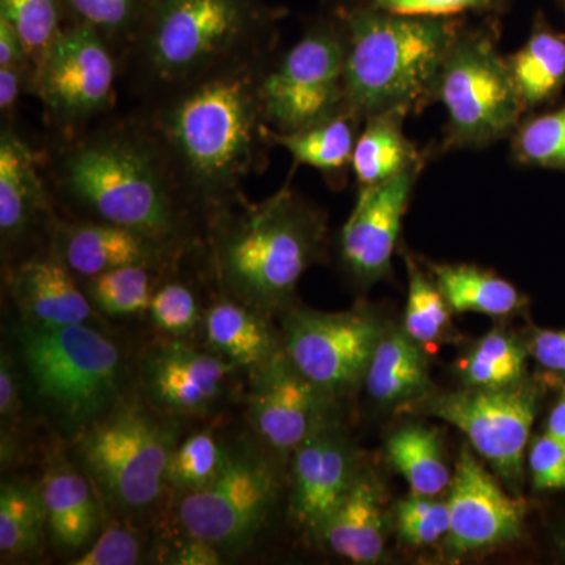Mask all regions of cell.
<instances>
[{
  "instance_id": "6da1fadb",
  "label": "cell",
  "mask_w": 565,
  "mask_h": 565,
  "mask_svg": "<svg viewBox=\"0 0 565 565\" xmlns=\"http://www.w3.org/2000/svg\"><path fill=\"white\" fill-rule=\"evenodd\" d=\"M266 57L241 58L167 92L148 126L182 195L210 210L243 196L241 188L273 145L262 104Z\"/></svg>"
},
{
  "instance_id": "7a4b0ae2",
  "label": "cell",
  "mask_w": 565,
  "mask_h": 565,
  "mask_svg": "<svg viewBox=\"0 0 565 565\" xmlns=\"http://www.w3.org/2000/svg\"><path fill=\"white\" fill-rule=\"evenodd\" d=\"M212 256L226 296L273 313L286 307L302 275L322 255L326 217L285 185L259 203L239 200L215 211Z\"/></svg>"
},
{
  "instance_id": "3957f363",
  "label": "cell",
  "mask_w": 565,
  "mask_h": 565,
  "mask_svg": "<svg viewBox=\"0 0 565 565\" xmlns=\"http://www.w3.org/2000/svg\"><path fill=\"white\" fill-rule=\"evenodd\" d=\"M345 39V110L360 121L385 111L422 114L434 103L438 74L468 18L424 20L333 3Z\"/></svg>"
},
{
  "instance_id": "277c9868",
  "label": "cell",
  "mask_w": 565,
  "mask_h": 565,
  "mask_svg": "<svg viewBox=\"0 0 565 565\" xmlns=\"http://www.w3.org/2000/svg\"><path fill=\"white\" fill-rule=\"evenodd\" d=\"M58 185L95 221L114 223L166 245L180 232L182 192L148 129H103L74 143L57 169Z\"/></svg>"
},
{
  "instance_id": "5b68a950",
  "label": "cell",
  "mask_w": 565,
  "mask_h": 565,
  "mask_svg": "<svg viewBox=\"0 0 565 565\" xmlns=\"http://www.w3.org/2000/svg\"><path fill=\"white\" fill-rule=\"evenodd\" d=\"M280 18L263 0H156L131 51L145 79L167 93L269 54Z\"/></svg>"
},
{
  "instance_id": "8992f818",
  "label": "cell",
  "mask_w": 565,
  "mask_h": 565,
  "mask_svg": "<svg viewBox=\"0 0 565 565\" xmlns=\"http://www.w3.org/2000/svg\"><path fill=\"white\" fill-rule=\"evenodd\" d=\"M500 17L465 20L446 54L434 103L446 110L440 147L433 152L481 150L511 139L526 117L505 55L500 51Z\"/></svg>"
},
{
  "instance_id": "52a82bcc",
  "label": "cell",
  "mask_w": 565,
  "mask_h": 565,
  "mask_svg": "<svg viewBox=\"0 0 565 565\" xmlns=\"http://www.w3.org/2000/svg\"><path fill=\"white\" fill-rule=\"evenodd\" d=\"M18 338L33 388L70 429L82 433L120 403V349L90 323L28 322Z\"/></svg>"
},
{
  "instance_id": "ba28073f",
  "label": "cell",
  "mask_w": 565,
  "mask_h": 565,
  "mask_svg": "<svg viewBox=\"0 0 565 565\" xmlns=\"http://www.w3.org/2000/svg\"><path fill=\"white\" fill-rule=\"evenodd\" d=\"M177 429L139 404L118 403L82 430L77 456L110 504L140 514L161 498Z\"/></svg>"
},
{
  "instance_id": "9c48e42d",
  "label": "cell",
  "mask_w": 565,
  "mask_h": 565,
  "mask_svg": "<svg viewBox=\"0 0 565 565\" xmlns=\"http://www.w3.org/2000/svg\"><path fill=\"white\" fill-rule=\"evenodd\" d=\"M262 104L264 120L277 132L310 128L345 110V39L332 9L266 70Z\"/></svg>"
},
{
  "instance_id": "30bf717a",
  "label": "cell",
  "mask_w": 565,
  "mask_h": 565,
  "mask_svg": "<svg viewBox=\"0 0 565 565\" xmlns=\"http://www.w3.org/2000/svg\"><path fill=\"white\" fill-rule=\"evenodd\" d=\"M273 465L253 449L230 451L222 473L196 492L182 494L178 520L188 535L221 553L244 552L266 525L277 500Z\"/></svg>"
},
{
  "instance_id": "8fae6325",
  "label": "cell",
  "mask_w": 565,
  "mask_h": 565,
  "mask_svg": "<svg viewBox=\"0 0 565 565\" xmlns=\"http://www.w3.org/2000/svg\"><path fill=\"white\" fill-rule=\"evenodd\" d=\"M117 62L109 43L90 28L68 24L40 62L31 92L65 128L84 125L114 103Z\"/></svg>"
},
{
  "instance_id": "7c38bea8",
  "label": "cell",
  "mask_w": 565,
  "mask_h": 565,
  "mask_svg": "<svg viewBox=\"0 0 565 565\" xmlns=\"http://www.w3.org/2000/svg\"><path fill=\"white\" fill-rule=\"evenodd\" d=\"M426 414L462 430L471 446L509 486L516 487L535 414L537 394L519 384L508 388H467L423 405Z\"/></svg>"
},
{
  "instance_id": "4fadbf2b",
  "label": "cell",
  "mask_w": 565,
  "mask_h": 565,
  "mask_svg": "<svg viewBox=\"0 0 565 565\" xmlns=\"http://www.w3.org/2000/svg\"><path fill=\"white\" fill-rule=\"evenodd\" d=\"M384 329L363 310H292L285 319V352L294 366L329 396L364 381Z\"/></svg>"
},
{
  "instance_id": "5bb4252c",
  "label": "cell",
  "mask_w": 565,
  "mask_h": 565,
  "mask_svg": "<svg viewBox=\"0 0 565 565\" xmlns=\"http://www.w3.org/2000/svg\"><path fill=\"white\" fill-rule=\"evenodd\" d=\"M446 548L456 556L508 544L522 535L526 503L511 497L470 449L457 460L449 484Z\"/></svg>"
},
{
  "instance_id": "9a60e30c",
  "label": "cell",
  "mask_w": 565,
  "mask_h": 565,
  "mask_svg": "<svg viewBox=\"0 0 565 565\" xmlns=\"http://www.w3.org/2000/svg\"><path fill=\"white\" fill-rule=\"evenodd\" d=\"M327 397L278 351L252 371L248 422L270 449L294 452L327 423Z\"/></svg>"
},
{
  "instance_id": "2e32d148",
  "label": "cell",
  "mask_w": 565,
  "mask_h": 565,
  "mask_svg": "<svg viewBox=\"0 0 565 565\" xmlns=\"http://www.w3.org/2000/svg\"><path fill=\"white\" fill-rule=\"evenodd\" d=\"M424 167H414L392 180L359 189L355 206L340 237L341 259L359 285H373L392 273L404 217Z\"/></svg>"
},
{
  "instance_id": "e0dca14e",
  "label": "cell",
  "mask_w": 565,
  "mask_h": 565,
  "mask_svg": "<svg viewBox=\"0 0 565 565\" xmlns=\"http://www.w3.org/2000/svg\"><path fill=\"white\" fill-rule=\"evenodd\" d=\"M239 367L215 352L169 341L141 360V384L148 399L163 414L207 415L225 396Z\"/></svg>"
},
{
  "instance_id": "ac0fdd59",
  "label": "cell",
  "mask_w": 565,
  "mask_h": 565,
  "mask_svg": "<svg viewBox=\"0 0 565 565\" xmlns=\"http://www.w3.org/2000/svg\"><path fill=\"white\" fill-rule=\"evenodd\" d=\"M355 452L340 427L326 423L294 451V520L319 535L359 473Z\"/></svg>"
},
{
  "instance_id": "d6986e66",
  "label": "cell",
  "mask_w": 565,
  "mask_h": 565,
  "mask_svg": "<svg viewBox=\"0 0 565 565\" xmlns=\"http://www.w3.org/2000/svg\"><path fill=\"white\" fill-rule=\"evenodd\" d=\"M57 256L77 277L92 278L118 267L152 266L163 244L125 226L107 222L57 226Z\"/></svg>"
},
{
  "instance_id": "ffe728a7",
  "label": "cell",
  "mask_w": 565,
  "mask_h": 565,
  "mask_svg": "<svg viewBox=\"0 0 565 565\" xmlns=\"http://www.w3.org/2000/svg\"><path fill=\"white\" fill-rule=\"evenodd\" d=\"M11 294L31 323L84 326L96 318V308L87 292L82 291L74 274L57 255L29 259L18 266L11 280Z\"/></svg>"
},
{
  "instance_id": "44dd1931",
  "label": "cell",
  "mask_w": 565,
  "mask_h": 565,
  "mask_svg": "<svg viewBox=\"0 0 565 565\" xmlns=\"http://www.w3.org/2000/svg\"><path fill=\"white\" fill-rule=\"evenodd\" d=\"M385 526L381 482L373 471L359 470L319 537L333 553L353 564H375L384 556Z\"/></svg>"
},
{
  "instance_id": "7402d4cb",
  "label": "cell",
  "mask_w": 565,
  "mask_h": 565,
  "mask_svg": "<svg viewBox=\"0 0 565 565\" xmlns=\"http://www.w3.org/2000/svg\"><path fill=\"white\" fill-rule=\"evenodd\" d=\"M40 487L55 548L76 553L90 546L102 526V509L90 481L68 460L57 457Z\"/></svg>"
},
{
  "instance_id": "603a6c76",
  "label": "cell",
  "mask_w": 565,
  "mask_h": 565,
  "mask_svg": "<svg viewBox=\"0 0 565 565\" xmlns=\"http://www.w3.org/2000/svg\"><path fill=\"white\" fill-rule=\"evenodd\" d=\"M47 210V195L36 154L11 128L0 137V232L18 241Z\"/></svg>"
},
{
  "instance_id": "cb8c5ba5",
  "label": "cell",
  "mask_w": 565,
  "mask_h": 565,
  "mask_svg": "<svg viewBox=\"0 0 565 565\" xmlns=\"http://www.w3.org/2000/svg\"><path fill=\"white\" fill-rule=\"evenodd\" d=\"M505 61L526 114L555 106L565 88V32L537 13L525 43Z\"/></svg>"
},
{
  "instance_id": "d4e9b609",
  "label": "cell",
  "mask_w": 565,
  "mask_h": 565,
  "mask_svg": "<svg viewBox=\"0 0 565 565\" xmlns=\"http://www.w3.org/2000/svg\"><path fill=\"white\" fill-rule=\"evenodd\" d=\"M362 125L351 111L343 110L299 131L277 132L267 126V137L270 143L285 148L296 166L318 170L337 188L343 184L349 170L352 172L353 148Z\"/></svg>"
},
{
  "instance_id": "484cf974",
  "label": "cell",
  "mask_w": 565,
  "mask_h": 565,
  "mask_svg": "<svg viewBox=\"0 0 565 565\" xmlns=\"http://www.w3.org/2000/svg\"><path fill=\"white\" fill-rule=\"evenodd\" d=\"M407 115L385 111L363 121L352 156V173L360 188L381 184L414 167L426 166V158L404 132Z\"/></svg>"
},
{
  "instance_id": "4316f807",
  "label": "cell",
  "mask_w": 565,
  "mask_h": 565,
  "mask_svg": "<svg viewBox=\"0 0 565 565\" xmlns=\"http://www.w3.org/2000/svg\"><path fill=\"white\" fill-rule=\"evenodd\" d=\"M363 382L367 394L381 404L422 399L430 388L422 345L404 330H384Z\"/></svg>"
},
{
  "instance_id": "83f0119b",
  "label": "cell",
  "mask_w": 565,
  "mask_h": 565,
  "mask_svg": "<svg viewBox=\"0 0 565 565\" xmlns=\"http://www.w3.org/2000/svg\"><path fill=\"white\" fill-rule=\"evenodd\" d=\"M426 269L455 313L505 318L526 307V297L511 281L476 264L427 263Z\"/></svg>"
},
{
  "instance_id": "f1b7e54d",
  "label": "cell",
  "mask_w": 565,
  "mask_h": 565,
  "mask_svg": "<svg viewBox=\"0 0 565 565\" xmlns=\"http://www.w3.org/2000/svg\"><path fill=\"white\" fill-rule=\"evenodd\" d=\"M204 327L211 351L237 367L256 370L278 352L264 315L232 297L212 305Z\"/></svg>"
},
{
  "instance_id": "f546056e",
  "label": "cell",
  "mask_w": 565,
  "mask_h": 565,
  "mask_svg": "<svg viewBox=\"0 0 565 565\" xmlns=\"http://www.w3.org/2000/svg\"><path fill=\"white\" fill-rule=\"evenodd\" d=\"M386 456L394 470L404 476L412 493L435 497L451 484L444 444L434 427L422 424L401 427L386 441Z\"/></svg>"
},
{
  "instance_id": "4dcf8cb0",
  "label": "cell",
  "mask_w": 565,
  "mask_h": 565,
  "mask_svg": "<svg viewBox=\"0 0 565 565\" xmlns=\"http://www.w3.org/2000/svg\"><path fill=\"white\" fill-rule=\"evenodd\" d=\"M47 527L41 487L10 479L0 489V553L3 559L32 555Z\"/></svg>"
},
{
  "instance_id": "1f68e13d",
  "label": "cell",
  "mask_w": 565,
  "mask_h": 565,
  "mask_svg": "<svg viewBox=\"0 0 565 565\" xmlns=\"http://www.w3.org/2000/svg\"><path fill=\"white\" fill-rule=\"evenodd\" d=\"M527 351L511 334L487 333L459 362V374L467 388H508L522 384Z\"/></svg>"
},
{
  "instance_id": "d6a6232c",
  "label": "cell",
  "mask_w": 565,
  "mask_h": 565,
  "mask_svg": "<svg viewBox=\"0 0 565 565\" xmlns=\"http://www.w3.org/2000/svg\"><path fill=\"white\" fill-rule=\"evenodd\" d=\"M156 0H62L66 24L98 32L114 51H131Z\"/></svg>"
},
{
  "instance_id": "836d02e7",
  "label": "cell",
  "mask_w": 565,
  "mask_h": 565,
  "mask_svg": "<svg viewBox=\"0 0 565 565\" xmlns=\"http://www.w3.org/2000/svg\"><path fill=\"white\" fill-rule=\"evenodd\" d=\"M408 275L404 332L419 345L444 343L451 334V310L429 270L422 269L414 256L405 255Z\"/></svg>"
},
{
  "instance_id": "e575fe53",
  "label": "cell",
  "mask_w": 565,
  "mask_h": 565,
  "mask_svg": "<svg viewBox=\"0 0 565 565\" xmlns=\"http://www.w3.org/2000/svg\"><path fill=\"white\" fill-rule=\"evenodd\" d=\"M511 141L512 161L516 166L565 173V103L526 115Z\"/></svg>"
},
{
  "instance_id": "d590c367",
  "label": "cell",
  "mask_w": 565,
  "mask_h": 565,
  "mask_svg": "<svg viewBox=\"0 0 565 565\" xmlns=\"http://www.w3.org/2000/svg\"><path fill=\"white\" fill-rule=\"evenodd\" d=\"M152 266L118 267L87 278L85 292L96 310L107 316H134L150 307L152 294Z\"/></svg>"
},
{
  "instance_id": "8d00e7d4",
  "label": "cell",
  "mask_w": 565,
  "mask_h": 565,
  "mask_svg": "<svg viewBox=\"0 0 565 565\" xmlns=\"http://www.w3.org/2000/svg\"><path fill=\"white\" fill-rule=\"evenodd\" d=\"M228 456V449L211 430L192 434L174 446L167 467V486L181 494L202 490L222 473Z\"/></svg>"
},
{
  "instance_id": "74e56055",
  "label": "cell",
  "mask_w": 565,
  "mask_h": 565,
  "mask_svg": "<svg viewBox=\"0 0 565 565\" xmlns=\"http://www.w3.org/2000/svg\"><path fill=\"white\" fill-rule=\"evenodd\" d=\"M0 17L6 18L20 35L33 73L68 25L62 0H0Z\"/></svg>"
},
{
  "instance_id": "f35d334b",
  "label": "cell",
  "mask_w": 565,
  "mask_h": 565,
  "mask_svg": "<svg viewBox=\"0 0 565 565\" xmlns=\"http://www.w3.org/2000/svg\"><path fill=\"white\" fill-rule=\"evenodd\" d=\"M396 527L407 544L434 545L449 533L448 503L412 493L396 505Z\"/></svg>"
},
{
  "instance_id": "ab89813d",
  "label": "cell",
  "mask_w": 565,
  "mask_h": 565,
  "mask_svg": "<svg viewBox=\"0 0 565 565\" xmlns=\"http://www.w3.org/2000/svg\"><path fill=\"white\" fill-rule=\"evenodd\" d=\"M371 9L396 17L452 20L468 17H501L509 0H362Z\"/></svg>"
},
{
  "instance_id": "60d3db41",
  "label": "cell",
  "mask_w": 565,
  "mask_h": 565,
  "mask_svg": "<svg viewBox=\"0 0 565 565\" xmlns=\"http://www.w3.org/2000/svg\"><path fill=\"white\" fill-rule=\"evenodd\" d=\"M148 311L154 326L173 338L188 337L202 318L195 294L180 281H169L154 289Z\"/></svg>"
},
{
  "instance_id": "b9f144b4",
  "label": "cell",
  "mask_w": 565,
  "mask_h": 565,
  "mask_svg": "<svg viewBox=\"0 0 565 565\" xmlns=\"http://www.w3.org/2000/svg\"><path fill=\"white\" fill-rule=\"evenodd\" d=\"M141 557V542L131 530L125 526H110L73 565H132L139 563Z\"/></svg>"
},
{
  "instance_id": "7bdbcfd3",
  "label": "cell",
  "mask_w": 565,
  "mask_h": 565,
  "mask_svg": "<svg viewBox=\"0 0 565 565\" xmlns=\"http://www.w3.org/2000/svg\"><path fill=\"white\" fill-rule=\"evenodd\" d=\"M530 470L535 489H565V446L548 434L539 437L530 449Z\"/></svg>"
},
{
  "instance_id": "ee69618b",
  "label": "cell",
  "mask_w": 565,
  "mask_h": 565,
  "mask_svg": "<svg viewBox=\"0 0 565 565\" xmlns=\"http://www.w3.org/2000/svg\"><path fill=\"white\" fill-rule=\"evenodd\" d=\"M527 352L545 370L565 374V330H537Z\"/></svg>"
},
{
  "instance_id": "f6af8a7d",
  "label": "cell",
  "mask_w": 565,
  "mask_h": 565,
  "mask_svg": "<svg viewBox=\"0 0 565 565\" xmlns=\"http://www.w3.org/2000/svg\"><path fill=\"white\" fill-rule=\"evenodd\" d=\"M32 73L18 66H0V109L11 115L22 93L31 92Z\"/></svg>"
},
{
  "instance_id": "bcb514c9",
  "label": "cell",
  "mask_w": 565,
  "mask_h": 565,
  "mask_svg": "<svg viewBox=\"0 0 565 565\" xmlns=\"http://www.w3.org/2000/svg\"><path fill=\"white\" fill-rule=\"evenodd\" d=\"M221 561V552L214 545L193 535H188V539L167 556V563L177 565H217Z\"/></svg>"
},
{
  "instance_id": "7dc6e473",
  "label": "cell",
  "mask_w": 565,
  "mask_h": 565,
  "mask_svg": "<svg viewBox=\"0 0 565 565\" xmlns=\"http://www.w3.org/2000/svg\"><path fill=\"white\" fill-rule=\"evenodd\" d=\"M0 66H18V68L29 70L33 77L31 58H29L20 35L14 31L13 25L2 17H0Z\"/></svg>"
},
{
  "instance_id": "c3c4849f",
  "label": "cell",
  "mask_w": 565,
  "mask_h": 565,
  "mask_svg": "<svg viewBox=\"0 0 565 565\" xmlns=\"http://www.w3.org/2000/svg\"><path fill=\"white\" fill-rule=\"evenodd\" d=\"M18 412H20V394H18L14 364L9 353L3 352L0 360V414L6 422L17 416Z\"/></svg>"
},
{
  "instance_id": "681fc988",
  "label": "cell",
  "mask_w": 565,
  "mask_h": 565,
  "mask_svg": "<svg viewBox=\"0 0 565 565\" xmlns=\"http://www.w3.org/2000/svg\"><path fill=\"white\" fill-rule=\"evenodd\" d=\"M546 434L565 446V393L557 401L552 415H550L548 424H546Z\"/></svg>"
},
{
  "instance_id": "f907efd6",
  "label": "cell",
  "mask_w": 565,
  "mask_h": 565,
  "mask_svg": "<svg viewBox=\"0 0 565 565\" xmlns=\"http://www.w3.org/2000/svg\"><path fill=\"white\" fill-rule=\"evenodd\" d=\"M559 550H561V555H563V557L565 559V531H564L563 535H561V539H559Z\"/></svg>"
},
{
  "instance_id": "816d5d0a",
  "label": "cell",
  "mask_w": 565,
  "mask_h": 565,
  "mask_svg": "<svg viewBox=\"0 0 565 565\" xmlns=\"http://www.w3.org/2000/svg\"><path fill=\"white\" fill-rule=\"evenodd\" d=\"M329 2H330V6H333V3L345 2V0H329Z\"/></svg>"
},
{
  "instance_id": "f5cc1de1",
  "label": "cell",
  "mask_w": 565,
  "mask_h": 565,
  "mask_svg": "<svg viewBox=\"0 0 565 565\" xmlns=\"http://www.w3.org/2000/svg\"><path fill=\"white\" fill-rule=\"evenodd\" d=\"M561 3H563V9H564V13H565V0H561Z\"/></svg>"
}]
</instances>
